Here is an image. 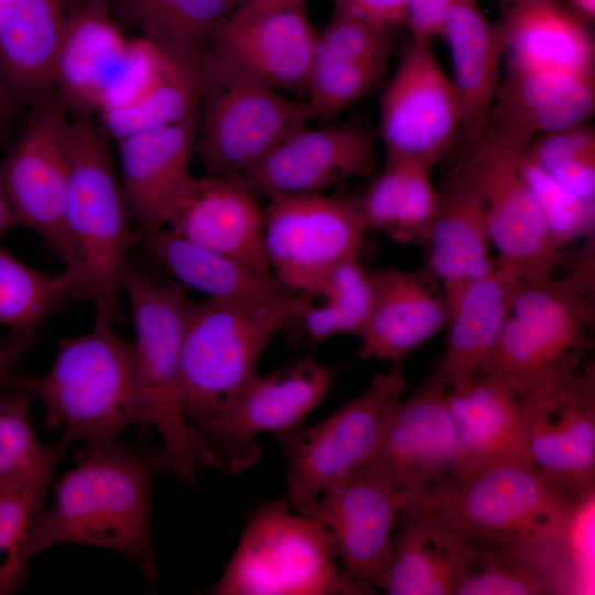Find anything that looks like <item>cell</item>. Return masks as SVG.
<instances>
[{
	"mask_svg": "<svg viewBox=\"0 0 595 595\" xmlns=\"http://www.w3.org/2000/svg\"><path fill=\"white\" fill-rule=\"evenodd\" d=\"M166 474L160 448L117 437L85 444L76 466L53 483L54 500L34 520L30 560L62 544L125 555L152 587L159 577L151 506L156 478Z\"/></svg>",
	"mask_w": 595,
	"mask_h": 595,
	"instance_id": "6da1fadb",
	"label": "cell"
},
{
	"mask_svg": "<svg viewBox=\"0 0 595 595\" xmlns=\"http://www.w3.org/2000/svg\"><path fill=\"white\" fill-rule=\"evenodd\" d=\"M587 499L533 466L504 464L475 472L440 494L412 499L405 510L454 540L487 541L562 560L570 556L567 537Z\"/></svg>",
	"mask_w": 595,
	"mask_h": 595,
	"instance_id": "7a4b0ae2",
	"label": "cell"
},
{
	"mask_svg": "<svg viewBox=\"0 0 595 595\" xmlns=\"http://www.w3.org/2000/svg\"><path fill=\"white\" fill-rule=\"evenodd\" d=\"M2 387L22 388L45 408V424L63 428L71 443H97L142 422L132 343L113 320L95 315L89 332L62 338L40 376L12 374Z\"/></svg>",
	"mask_w": 595,
	"mask_h": 595,
	"instance_id": "3957f363",
	"label": "cell"
},
{
	"mask_svg": "<svg viewBox=\"0 0 595 595\" xmlns=\"http://www.w3.org/2000/svg\"><path fill=\"white\" fill-rule=\"evenodd\" d=\"M122 293L133 316L131 343L142 422L154 426L161 437L165 472L196 486L201 469L223 470V464L181 405V350L191 300L181 285L160 282L131 262L123 274Z\"/></svg>",
	"mask_w": 595,
	"mask_h": 595,
	"instance_id": "277c9868",
	"label": "cell"
},
{
	"mask_svg": "<svg viewBox=\"0 0 595 595\" xmlns=\"http://www.w3.org/2000/svg\"><path fill=\"white\" fill-rule=\"evenodd\" d=\"M64 148L65 226L74 256L73 266L65 268L80 275L95 315L115 320L136 229L107 140L89 113L69 119Z\"/></svg>",
	"mask_w": 595,
	"mask_h": 595,
	"instance_id": "5b68a950",
	"label": "cell"
},
{
	"mask_svg": "<svg viewBox=\"0 0 595 595\" xmlns=\"http://www.w3.org/2000/svg\"><path fill=\"white\" fill-rule=\"evenodd\" d=\"M593 293L591 252L561 278L520 283L483 374L498 376L522 399L550 392L573 377L585 366L587 332L594 317Z\"/></svg>",
	"mask_w": 595,
	"mask_h": 595,
	"instance_id": "8992f818",
	"label": "cell"
},
{
	"mask_svg": "<svg viewBox=\"0 0 595 595\" xmlns=\"http://www.w3.org/2000/svg\"><path fill=\"white\" fill-rule=\"evenodd\" d=\"M311 304V296L301 293L268 302L191 301L180 399L184 415L202 435L221 400L258 372L272 338Z\"/></svg>",
	"mask_w": 595,
	"mask_h": 595,
	"instance_id": "52a82bcc",
	"label": "cell"
},
{
	"mask_svg": "<svg viewBox=\"0 0 595 595\" xmlns=\"http://www.w3.org/2000/svg\"><path fill=\"white\" fill-rule=\"evenodd\" d=\"M326 528L293 510L284 497L266 501L248 517L215 595L369 594L336 564Z\"/></svg>",
	"mask_w": 595,
	"mask_h": 595,
	"instance_id": "ba28073f",
	"label": "cell"
},
{
	"mask_svg": "<svg viewBox=\"0 0 595 595\" xmlns=\"http://www.w3.org/2000/svg\"><path fill=\"white\" fill-rule=\"evenodd\" d=\"M202 116L194 150L209 175H240L260 162L311 116L207 48L201 58Z\"/></svg>",
	"mask_w": 595,
	"mask_h": 595,
	"instance_id": "9c48e42d",
	"label": "cell"
},
{
	"mask_svg": "<svg viewBox=\"0 0 595 595\" xmlns=\"http://www.w3.org/2000/svg\"><path fill=\"white\" fill-rule=\"evenodd\" d=\"M405 391L393 367L321 422L277 435L286 463L283 497L293 510L311 516L323 493L367 465Z\"/></svg>",
	"mask_w": 595,
	"mask_h": 595,
	"instance_id": "30bf717a",
	"label": "cell"
},
{
	"mask_svg": "<svg viewBox=\"0 0 595 595\" xmlns=\"http://www.w3.org/2000/svg\"><path fill=\"white\" fill-rule=\"evenodd\" d=\"M334 370L305 355L264 375L258 372L228 393L203 436L223 464L239 474L262 458L257 437L298 429L329 394Z\"/></svg>",
	"mask_w": 595,
	"mask_h": 595,
	"instance_id": "8fae6325",
	"label": "cell"
},
{
	"mask_svg": "<svg viewBox=\"0 0 595 595\" xmlns=\"http://www.w3.org/2000/svg\"><path fill=\"white\" fill-rule=\"evenodd\" d=\"M269 199L264 253L286 289L313 296L332 269L359 257L367 228L356 198L313 193Z\"/></svg>",
	"mask_w": 595,
	"mask_h": 595,
	"instance_id": "7c38bea8",
	"label": "cell"
},
{
	"mask_svg": "<svg viewBox=\"0 0 595 595\" xmlns=\"http://www.w3.org/2000/svg\"><path fill=\"white\" fill-rule=\"evenodd\" d=\"M11 149L0 160V187L19 226L36 232L65 267L74 261L65 226L66 104L57 91L35 100Z\"/></svg>",
	"mask_w": 595,
	"mask_h": 595,
	"instance_id": "4fadbf2b",
	"label": "cell"
},
{
	"mask_svg": "<svg viewBox=\"0 0 595 595\" xmlns=\"http://www.w3.org/2000/svg\"><path fill=\"white\" fill-rule=\"evenodd\" d=\"M380 107L386 161L434 166L459 138V100L430 40L412 37L383 91Z\"/></svg>",
	"mask_w": 595,
	"mask_h": 595,
	"instance_id": "5bb4252c",
	"label": "cell"
},
{
	"mask_svg": "<svg viewBox=\"0 0 595 595\" xmlns=\"http://www.w3.org/2000/svg\"><path fill=\"white\" fill-rule=\"evenodd\" d=\"M529 141L486 129L474 148L478 154L496 261L520 283L554 277L561 252L521 175L519 161Z\"/></svg>",
	"mask_w": 595,
	"mask_h": 595,
	"instance_id": "9a60e30c",
	"label": "cell"
},
{
	"mask_svg": "<svg viewBox=\"0 0 595 595\" xmlns=\"http://www.w3.org/2000/svg\"><path fill=\"white\" fill-rule=\"evenodd\" d=\"M413 498L459 484L473 472L459 445L445 393L426 383L394 409L383 436L363 468Z\"/></svg>",
	"mask_w": 595,
	"mask_h": 595,
	"instance_id": "2e32d148",
	"label": "cell"
},
{
	"mask_svg": "<svg viewBox=\"0 0 595 595\" xmlns=\"http://www.w3.org/2000/svg\"><path fill=\"white\" fill-rule=\"evenodd\" d=\"M412 498L361 469L323 493L310 516L331 534L346 575L369 594L382 588L394 532Z\"/></svg>",
	"mask_w": 595,
	"mask_h": 595,
	"instance_id": "e0dca14e",
	"label": "cell"
},
{
	"mask_svg": "<svg viewBox=\"0 0 595 595\" xmlns=\"http://www.w3.org/2000/svg\"><path fill=\"white\" fill-rule=\"evenodd\" d=\"M376 165L374 129L354 118L301 128L238 176L255 195L272 197L322 193L347 180L372 178Z\"/></svg>",
	"mask_w": 595,
	"mask_h": 595,
	"instance_id": "ac0fdd59",
	"label": "cell"
},
{
	"mask_svg": "<svg viewBox=\"0 0 595 595\" xmlns=\"http://www.w3.org/2000/svg\"><path fill=\"white\" fill-rule=\"evenodd\" d=\"M527 447L542 475L585 498L595 480L594 371L585 365L542 396L523 399Z\"/></svg>",
	"mask_w": 595,
	"mask_h": 595,
	"instance_id": "d6986e66",
	"label": "cell"
},
{
	"mask_svg": "<svg viewBox=\"0 0 595 595\" xmlns=\"http://www.w3.org/2000/svg\"><path fill=\"white\" fill-rule=\"evenodd\" d=\"M439 191L426 241L430 273L441 283L448 313L467 284L495 264L478 154L461 153Z\"/></svg>",
	"mask_w": 595,
	"mask_h": 595,
	"instance_id": "ffe728a7",
	"label": "cell"
},
{
	"mask_svg": "<svg viewBox=\"0 0 595 595\" xmlns=\"http://www.w3.org/2000/svg\"><path fill=\"white\" fill-rule=\"evenodd\" d=\"M255 196L238 175L190 176L163 226L252 269L270 271L263 246L264 208Z\"/></svg>",
	"mask_w": 595,
	"mask_h": 595,
	"instance_id": "44dd1931",
	"label": "cell"
},
{
	"mask_svg": "<svg viewBox=\"0 0 595 595\" xmlns=\"http://www.w3.org/2000/svg\"><path fill=\"white\" fill-rule=\"evenodd\" d=\"M316 41L299 7L251 17L231 12L210 48L274 90L306 96Z\"/></svg>",
	"mask_w": 595,
	"mask_h": 595,
	"instance_id": "7402d4cb",
	"label": "cell"
},
{
	"mask_svg": "<svg viewBox=\"0 0 595 595\" xmlns=\"http://www.w3.org/2000/svg\"><path fill=\"white\" fill-rule=\"evenodd\" d=\"M370 273L374 302L358 353L397 366L447 324V303L432 274L393 268Z\"/></svg>",
	"mask_w": 595,
	"mask_h": 595,
	"instance_id": "603a6c76",
	"label": "cell"
},
{
	"mask_svg": "<svg viewBox=\"0 0 595 595\" xmlns=\"http://www.w3.org/2000/svg\"><path fill=\"white\" fill-rule=\"evenodd\" d=\"M520 281L496 260L466 285L448 313L443 354L426 385L447 392L483 374L499 343Z\"/></svg>",
	"mask_w": 595,
	"mask_h": 595,
	"instance_id": "cb8c5ba5",
	"label": "cell"
},
{
	"mask_svg": "<svg viewBox=\"0 0 595 595\" xmlns=\"http://www.w3.org/2000/svg\"><path fill=\"white\" fill-rule=\"evenodd\" d=\"M195 133L192 116L117 141L121 185L134 229L164 225L174 199L191 176L188 164Z\"/></svg>",
	"mask_w": 595,
	"mask_h": 595,
	"instance_id": "d4e9b609",
	"label": "cell"
},
{
	"mask_svg": "<svg viewBox=\"0 0 595 595\" xmlns=\"http://www.w3.org/2000/svg\"><path fill=\"white\" fill-rule=\"evenodd\" d=\"M442 37L453 62V84L462 110L461 153H466L478 144L485 131L500 86L507 34L501 22L483 14L477 0H456L447 12Z\"/></svg>",
	"mask_w": 595,
	"mask_h": 595,
	"instance_id": "484cf974",
	"label": "cell"
},
{
	"mask_svg": "<svg viewBox=\"0 0 595 595\" xmlns=\"http://www.w3.org/2000/svg\"><path fill=\"white\" fill-rule=\"evenodd\" d=\"M445 403L464 456L478 472L504 464L531 465L522 397L494 374H482L445 392Z\"/></svg>",
	"mask_w": 595,
	"mask_h": 595,
	"instance_id": "4316f807",
	"label": "cell"
},
{
	"mask_svg": "<svg viewBox=\"0 0 595 595\" xmlns=\"http://www.w3.org/2000/svg\"><path fill=\"white\" fill-rule=\"evenodd\" d=\"M486 129L532 138L584 125L595 107L594 75L507 67Z\"/></svg>",
	"mask_w": 595,
	"mask_h": 595,
	"instance_id": "83f0119b",
	"label": "cell"
},
{
	"mask_svg": "<svg viewBox=\"0 0 595 595\" xmlns=\"http://www.w3.org/2000/svg\"><path fill=\"white\" fill-rule=\"evenodd\" d=\"M137 246L143 248L183 285L207 299L236 302H268L295 292L270 271L252 269L228 256L196 245L159 226L136 229Z\"/></svg>",
	"mask_w": 595,
	"mask_h": 595,
	"instance_id": "f1b7e54d",
	"label": "cell"
},
{
	"mask_svg": "<svg viewBox=\"0 0 595 595\" xmlns=\"http://www.w3.org/2000/svg\"><path fill=\"white\" fill-rule=\"evenodd\" d=\"M64 9L62 0H0V68L25 104L54 88Z\"/></svg>",
	"mask_w": 595,
	"mask_h": 595,
	"instance_id": "f546056e",
	"label": "cell"
},
{
	"mask_svg": "<svg viewBox=\"0 0 595 595\" xmlns=\"http://www.w3.org/2000/svg\"><path fill=\"white\" fill-rule=\"evenodd\" d=\"M127 44L106 11L67 17L54 68V87L66 106L77 113L99 111Z\"/></svg>",
	"mask_w": 595,
	"mask_h": 595,
	"instance_id": "4dcf8cb0",
	"label": "cell"
},
{
	"mask_svg": "<svg viewBox=\"0 0 595 595\" xmlns=\"http://www.w3.org/2000/svg\"><path fill=\"white\" fill-rule=\"evenodd\" d=\"M507 67L594 75L595 50L587 29L556 2L501 13Z\"/></svg>",
	"mask_w": 595,
	"mask_h": 595,
	"instance_id": "1f68e13d",
	"label": "cell"
},
{
	"mask_svg": "<svg viewBox=\"0 0 595 595\" xmlns=\"http://www.w3.org/2000/svg\"><path fill=\"white\" fill-rule=\"evenodd\" d=\"M432 165L386 161L365 193L356 198L365 226L400 245H426L439 205Z\"/></svg>",
	"mask_w": 595,
	"mask_h": 595,
	"instance_id": "d6a6232c",
	"label": "cell"
},
{
	"mask_svg": "<svg viewBox=\"0 0 595 595\" xmlns=\"http://www.w3.org/2000/svg\"><path fill=\"white\" fill-rule=\"evenodd\" d=\"M454 595H545L571 589L570 580L534 555L487 541L454 540Z\"/></svg>",
	"mask_w": 595,
	"mask_h": 595,
	"instance_id": "836d02e7",
	"label": "cell"
},
{
	"mask_svg": "<svg viewBox=\"0 0 595 595\" xmlns=\"http://www.w3.org/2000/svg\"><path fill=\"white\" fill-rule=\"evenodd\" d=\"M71 444L61 435L42 459L0 476V595L13 594L26 582L28 536L44 509L54 469Z\"/></svg>",
	"mask_w": 595,
	"mask_h": 595,
	"instance_id": "e575fe53",
	"label": "cell"
},
{
	"mask_svg": "<svg viewBox=\"0 0 595 595\" xmlns=\"http://www.w3.org/2000/svg\"><path fill=\"white\" fill-rule=\"evenodd\" d=\"M234 6L228 0H121L125 20L169 56L199 65Z\"/></svg>",
	"mask_w": 595,
	"mask_h": 595,
	"instance_id": "d590c367",
	"label": "cell"
},
{
	"mask_svg": "<svg viewBox=\"0 0 595 595\" xmlns=\"http://www.w3.org/2000/svg\"><path fill=\"white\" fill-rule=\"evenodd\" d=\"M455 556L450 541L404 511L394 532L382 591L391 595H454Z\"/></svg>",
	"mask_w": 595,
	"mask_h": 595,
	"instance_id": "8d00e7d4",
	"label": "cell"
},
{
	"mask_svg": "<svg viewBox=\"0 0 595 595\" xmlns=\"http://www.w3.org/2000/svg\"><path fill=\"white\" fill-rule=\"evenodd\" d=\"M84 298L74 270L40 271L0 247V325L37 343V328L52 314Z\"/></svg>",
	"mask_w": 595,
	"mask_h": 595,
	"instance_id": "74e56055",
	"label": "cell"
},
{
	"mask_svg": "<svg viewBox=\"0 0 595 595\" xmlns=\"http://www.w3.org/2000/svg\"><path fill=\"white\" fill-rule=\"evenodd\" d=\"M201 95L199 65L171 57L158 82L139 99L99 112L102 128L116 141L195 116Z\"/></svg>",
	"mask_w": 595,
	"mask_h": 595,
	"instance_id": "f35d334b",
	"label": "cell"
},
{
	"mask_svg": "<svg viewBox=\"0 0 595 595\" xmlns=\"http://www.w3.org/2000/svg\"><path fill=\"white\" fill-rule=\"evenodd\" d=\"M315 295L322 296L323 302L312 303L298 320L303 324L306 342L317 344L344 334L358 336L372 307L371 273L361 266L359 257L347 259L328 272Z\"/></svg>",
	"mask_w": 595,
	"mask_h": 595,
	"instance_id": "ab89813d",
	"label": "cell"
},
{
	"mask_svg": "<svg viewBox=\"0 0 595 595\" xmlns=\"http://www.w3.org/2000/svg\"><path fill=\"white\" fill-rule=\"evenodd\" d=\"M523 154L580 198L595 203V130L585 123L532 138Z\"/></svg>",
	"mask_w": 595,
	"mask_h": 595,
	"instance_id": "60d3db41",
	"label": "cell"
},
{
	"mask_svg": "<svg viewBox=\"0 0 595 595\" xmlns=\"http://www.w3.org/2000/svg\"><path fill=\"white\" fill-rule=\"evenodd\" d=\"M387 64L359 62L316 47L304 100L311 120H326L368 94Z\"/></svg>",
	"mask_w": 595,
	"mask_h": 595,
	"instance_id": "b9f144b4",
	"label": "cell"
},
{
	"mask_svg": "<svg viewBox=\"0 0 595 595\" xmlns=\"http://www.w3.org/2000/svg\"><path fill=\"white\" fill-rule=\"evenodd\" d=\"M519 167L548 231L560 250L591 234L595 221V203L584 201L566 190L528 159L523 151Z\"/></svg>",
	"mask_w": 595,
	"mask_h": 595,
	"instance_id": "7bdbcfd3",
	"label": "cell"
},
{
	"mask_svg": "<svg viewBox=\"0 0 595 595\" xmlns=\"http://www.w3.org/2000/svg\"><path fill=\"white\" fill-rule=\"evenodd\" d=\"M8 389H0V476L36 463L53 446L43 444L33 429V396L22 388Z\"/></svg>",
	"mask_w": 595,
	"mask_h": 595,
	"instance_id": "ee69618b",
	"label": "cell"
},
{
	"mask_svg": "<svg viewBox=\"0 0 595 595\" xmlns=\"http://www.w3.org/2000/svg\"><path fill=\"white\" fill-rule=\"evenodd\" d=\"M171 56L149 39L128 40L120 65L111 79L99 112L126 107L147 93L161 77Z\"/></svg>",
	"mask_w": 595,
	"mask_h": 595,
	"instance_id": "f6af8a7d",
	"label": "cell"
},
{
	"mask_svg": "<svg viewBox=\"0 0 595 595\" xmlns=\"http://www.w3.org/2000/svg\"><path fill=\"white\" fill-rule=\"evenodd\" d=\"M391 46L392 30L377 28L337 12L317 32V48L359 62L387 64Z\"/></svg>",
	"mask_w": 595,
	"mask_h": 595,
	"instance_id": "bcb514c9",
	"label": "cell"
},
{
	"mask_svg": "<svg viewBox=\"0 0 595 595\" xmlns=\"http://www.w3.org/2000/svg\"><path fill=\"white\" fill-rule=\"evenodd\" d=\"M334 12L377 28L394 30L405 25L411 0H332Z\"/></svg>",
	"mask_w": 595,
	"mask_h": 595,
	"instance_id": "7dc6e473",
	"label": "cell"
},
{
	"mask_svg": "<svg viewBox=\"0 0 595 595\" xmlns=\"http://www.w3.org/2000/svg\"><path fill=\"white\" fill-rule=\"evenodd\" d=\"M456 0H411L405 25L412 37L432 41L442 36L447 12Z\"/></svg>",
	"mask_w": 595,
	"mask_h": 595,
	"instance_id": "c3c4849f",
	"label": "cell"
},
{
	"mask_svg": "<svg viewBox=\"0 0 595 595\" xmlns=\"http://www.w3.org/2000/svg\"><path fill=\"white\" fill-rule=\"evenodd\" d=\"M36 342L25 337L8 333L0 336V387L9 376L20 366L23 355L30 350Z\"/></svg>",
	"mask_w": 595,
	"mask_h": 595,
	"instance_id": "681fc988",
	"label": "cell"
},
{
	"mask_svg": "<svg viewBox=\"0 0 595 595\" xmlns=\"http://www.w3.org/2000/svg\"><path fill=\"white\" fill-rule=\"evenodd\" d=\"M24 104L0 68V142L8 136Z\"/></svg>",
	"mask_w": 595,
	"mask_h": 595,
	"instance_id": "f907efd6",
	"label": "cell"
},
{
	"mask_svg": "<svg viewBox=\"0 0 595 595\" xmlns=\"http://www.w3.org/2000/svg\"><path fill=\"white\" fill-rule=\"evenodd\" d=\"M307 0H240L232 11L239 17L258 15L271 11L304 7Z\"/></svg>",
	"mask_w": 595,
	"mask_h": 595,
	"instance_id": "816d5d0a",
	"label": "cell"
},
{
	"mask_svg": "<svg viewBox=\"0 0 595 595\" xmlns=\"http://www.w3.org/2000/svg\"><path fill=\"white\" fill-rule=\"evenodd\" d=\"M64 8L69 9V14L85 11H106L111 0H62Z\"/></svg>",
	"mask_w": 595,
	"mask_h": 595,
	"instance_id": "f5cc1de1",
	"label": "cell"
},
{
	"mask_svg": "<svg viewBox=\"0 0 595 595\" xmlns=\"http://www.w3.org/2000/svg\"><path fill=\"white\" fill-rule=\"evenodd\" d=\"M19 226L17 217L0 187V236Z\"/></svg>",
	"mask_w": 595,
	"mask_h": 595,
	"instance_id": "db71d44e",
	"label": "cell"
},
{
	"mask_svg": "<svg viewBox=\"0 0 595 595\" xmlns=\"http://www.w3.org/2000/svg\"><path fill=\"white\" fill-rule=\"evenodd\" d=\"M498 2H499L500 10L502 13L512 9H521V8L551 3V2H555V0H498Z\"/></svg>",
	"mask_w": 595,
	"mask_h": 595,
	"instance_id": "11a10c76",
	"label": "cell"
},
{
	"mask_svg": "<svg viewBox=\"0 0 595 595\" xmlns=\"http://www.w3.org/2000/svg\"><path fill=\"white\" fill-rule=\"evenodd\" d=\"M574 7L584 15L594 18L595 15V0H571Z\"/></svg>",
	"mask_w": 595,
	"mask_h": 595,
	"instance_id": "9f6ffc18",
	"label": "cell"
},
{
	"mask_svg": "<svg viewBox=\"0 0 595 595\" xmlns=\"http://www.w3.org/2000/svg\"><path fill=\"white\" fill-rule=\"evenodd\" d=\"M232 6L234 8H236V6L240 2V0H228Z\"/></svg>",
	"mask_w": 595,
	"mask_h": 595,
	"instance_id": "6f0895ef",
	"label": "cell"
}]
</instances>
